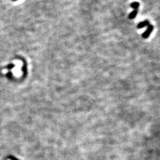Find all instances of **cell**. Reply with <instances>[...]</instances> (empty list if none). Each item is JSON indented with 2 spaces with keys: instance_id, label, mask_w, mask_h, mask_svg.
<instances>
[{
  "instance_id": "cell-1",
  "label": "cell",
  "mask_w": 160,
  "mask_h": 160,
  "mask_svg": "<svg viewBox=\"0 0 160 160\" xmlns=\"http://www.w3.org/2000/svg\"><path fill=\"white\" fill-rule=\"evenodd\" d=\"M153 26L151 25V24H149V25L148 26V27H147V30H146L145 32H144V33L142 34V36L143 38L144 39L148 38V37L150 36L151 32L153 31Z\"/></svg>"
},
{
  "instance_id": "cell-2",
  "label": "cell",
  "mask_w": 160,
  "mask_h": 160,
  "mask_svg": "<svg viewBox=\"0 0 160 160\" xmlns=\"http://www.w3.org/2000/svg\"><path fill=\"white\" fill-rule=\"evenodd\" d=\"M149 24H149V21H148V20H145V21L139 23V24H138L137 27L138 28V29H142V28L145 27L146 26H148Z\"/></svg>"
},
{
  "instance_id": "cell-3",
  "label": "cell",
  "mask_w": 160,
  "mask_h": 160,
  "mask_svg": "<svg viewBox=\"0 0 160 160\" xmlns=\"http://www.w3.org/2000/svg\"><path fill=\"white\" fill-rule=\"evenodd\" d=\"M138 10H133L130 13L129 15V19H133L136 17V15H137Z\"/></svg>"
},
{
  "instance_id": "cell-4",
  "label": "cell",
  "mask_w": 160,
  "mask_h": 160,
  "mask_svg": "<svg viewBox=\"0 0 160 160\" xmlns=\"http://www.w3.org/2000/svg\"><path fill=\"white\" fill-rule=\"evenodd\" d=\"M131 8H132L133 10H138L139 7V3L138 2H134L131 4Z\"/></svg>"
},
{
  "instance_id": "cell-5",
  "label": "cell",
  "mask_w": 160,
  "mask_h": 160,
  "mask_svg": "<svg viewBox=\"0 0 160 160\" xmlns=\"http://www.w3.org/2000/svg\"><path fill=\"white\" fill-rule=\"evenodd\" d=\"M14 1H15V0H14Z\"/></svg>"
}]
</instances>
